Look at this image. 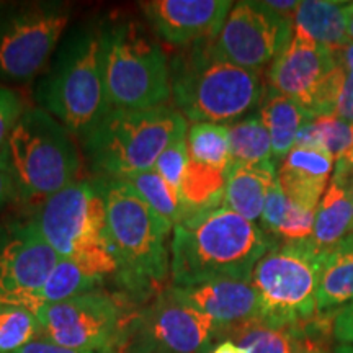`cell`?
Instances as JSON below:
<instances>
[{
    "instance_id": "cell-1",
    "label": "cell",
    "mask_w": 353,
    "mask_h": 353,
    "mask_svg": "<svg viewBox=\"0 0 353 353\" xmlns=\"http://www.w3.org/2000/svg\"><path fill=\"white\" fill-rule=\"evenodd\" d=\"M275 242L259 224L226 206L190 214L174 226L172 286L185 288L216 280L250 281L254 267Z\"/></svg>"
},
{
    "instance_id": "cell-2",
    "label": "cell",
    "mask_w": 353,
    "mask_h": 353,
    "mask_svg": "<svg viewBox=\"0 0 353 353\" xmlns=\"http://www.w3.org/2000/svg\"><path fill=\"white\" fill-rule=\"evenodd\" d=\"M265 85L257 70L218 54L213 41L182 48L170 59V97L185 120L226 125L260 108Z\"/></svg>"
},
{
    "instance_id": "cell-3",
    "label": "cell",
    "mask_w": 353,
    "mask_h": 353,
    "mask_svg": "<svg viewBox=\"0 0 353 353\" xmlns=\"http://www.w3.org/2000/svg\"><path fill=\"white\" fill-rule=\"evenodd\" d=\"M107 25L94 21L69 34L37 92L43 110L81 139L112 110L105 83Z\"/></svg>"
},
{
    "instance_id": "cell-4",
    "label": "cell",
    "mask_w": 353,
    "mask_h": 353,
    "mask_svg": "<svg viewBox=\"0 0 353 353\" xmlns=\"http://www.w3.org/2000/svg\"><path fill=\"white\" fill-rule=\"evenodd\" d=\"M105 200L118 280L131 296L148 298L170 270L167 236L174 228L123 180H105Z\"/></svg>"
},
{
    "instance_id": "cell-5",
    "label": "cell",
    "mask_w": 353,
    "mask_h": 353,
    "mask_svg": "<svg viewBox=\"0 0 353 353\" xmlns=\"http://www.w3.org/2000/svg\"><path fill=\"white\" fill-rule=\"evenodd\" d=\"M81 154L72 134L43 108L25 110L0 152V169L10 176L17 200L41 205L76 183Z\"/></svg>"
},
{
    "instance_id": "cell-6",
    "label": "cell",
    "mask_w": 353,
    "mask_h": 353,
    "mask_svg": "<svg viewBox=\"0 0 353 353\" xmlns=\"http://www.w3.org/2000/svg\"><path fill=\"white\" fill-rule=\"evenodd\" d=\"M187 131L183 114L165 105L112 108L81 141L97 179L126 180L152 170L159 156Z\"/></svg>"
},
{
    "instance_id": "cell-7",
    "label": "cell",
    "mask_w": 353,
    "mask_h": 353,
    "mask_svg": "<svg viewBox=\"0 0 353 353\" xmlns=\"http://www.w3.org/2000/svg\"><path fill=\"white\" fill-rule=\"evenodd\" d=\"M32 219L61 259L76 260L105 278L118 273L107 231L105 180H77L44 200Z\"/></svg>"
},
{
    "instance_id": "cell-8",
    "label": "cell",
    "mask_w": 353,
    "mask_h": 353,
    "mask_svg": "<svg viewBox=\"0 0 353 353\" xmlns=\"http://www.w3.org/2000/svg\"><path fill=\"white\" fill-rule=\"evenodd\" d=\"M105 83L112 108L151 110L170 99V59L138 21L107 25Z\"/></svg>"
},
{
    "instance_id": "cell-9",
    "label": "cell",
    "mask_w": 353,
    "mask_h": 353,
    "mask_svg": "<svg viewBox=\"0 0 353 353\" xmlns=\"http://www.w3.org/2000/svg\"><path fill=\"white\" fill-rule=\"evenodd\" d=\"M324 249L311 239L275 242L250 275L260 317L275 325H301L317 316V285Z\"/></svg>"
},
{
    "instance_id": "cell-10",
    "label": "cell",
    "mask_w": 353,
    "mask_h": 353,
    "mask_svg": "<svg viewBox=\"0 0 353 353\" xmlns=\"http://www.w3.org/2000/svg\"><path fill=\"white\" fill-rule=\"evenodd\" d=\"M216 335L210 317L165 288L126 322L117 353H208Z\"/></svg>"
},
{
    "instance_id": "cell-11",
    "label": "cell",
    "mask_w": 353,
    "mask_h": 353,
    "mask_svg": "<svg viewBox=\"0 0 353 353\" xmlns=\"http://www.w3.org/2000/svg\"><path fill=\"white\" fill-rule=\"evenodd\" d=\"M70 8L61 2L17 7L0 19V79L30 81L44 68L63 37Z\"/></svg>"
},
{
    "instance_id": "cell-12",
    "label": "cell",
    "mask_w": 353,
    "mask_h": 353,
    "mask_svg": "<svg viewBox=\"0 0 353 353\" xmlns=\"http://www.w3.org/2000/svg\"><path fill=\"white\" fill-rule=\"evenodd\" d=\"M37 317L41 337L92 353H117L126 324L120 303L101 290L39 307Z\"/></svg>"
},
{
    "instance_id": "cell-13",
    "label": "cell",
    "mask_w": 353,
    "mask_h": 353,
    "mask_svg": "<svg viewBox=\"0 0 353 353\" xmlns=\"http://www.w3.org/2000/svg\"><path fill=\"white\" fill-rule=\"evenodd\" d=\"M293 37V20L265 2L242 0L228 13L214 48L229 63L260 72L290 46Z\"/></svg>"
},
{
    "instance_id": "cell-14",
    "label": "cell",
    "mask_w": 353,
    "mask_h": 353,
    "mask_svg": "<svg viewBox=\"0 0 353 353\" xmlns=\"http://www.w3.org/2000/svg\"><path fill=\"white\" fill-rule=\"evenodd\" d=\"M59 260L33 219L0 228V303L28 309Z\"/></svg>"
},
{
    "instance_id": "cell-15",
    "label": "cell",
    "mask_w": 353,
    "mask_h": 353,
    "mask_svg": "<svg viewBox=\"0 0 353 353\" xmlns=\"http://www.w3.org/2000/svg\"><path fill=\"white\" fill-rule=\"evenodd\" d=\"M337 64L334 51L293 37L268 68L265 88L298 101L311 118H317L322 88Z\"/></svg>"
},
{
    "instance_id": "cell-16",
    "label": "cell",
    "mask_w": 353,
    "mask_h": 353,
    "mask_svg": "<svg viewBox=\"0 0 353 353\" xmlns=\"http://www.w3.org/2000/svg\"><path fill=\"white\" fill-rule=\"evenodd\" d=\"M232 6L229 0H151L141 10L159 38L187 48L218 38Z\"/></svg>"
},
{
    "instance_id": "cell-17",
    "label": "cell",
    "mask_w": 353,
    "mask_h": 353,
    "mask_svg": "<svg viewBox=\"0 0 353 353\" xmlns=\"http://www.w3.org/2000/svg\"><path fill=\"white\" fill-rule=\"evenodd\" d=\"M170 291L180 301L210 317L218 335L260 317L259 294L250 281L216 280L185 288L170 286Z\"/></svg>"
},
{
    "instance_id": "cell-18",
    "label": "cell",
    "mask_w": 353,
    "mask_h": 353,
    "mask_svg": "<svg viewBox=\"0 0 353 353\" xmlns=\"http://www.w3.org/2000/svg\"><path fill=\"white\" fill-rule=\"evenodd\" d=\"M353 167L341 159L317 206L312 241L321 249H330L353 231Z\"/></svg>"
},
{
    "instance_id": "cell-19",
    "label": "cell",
    "mask_w": 353,
    "mask_h": 353,
    "mask_svg": "<svg viewBox=\"0 0 353 353\" xmlns=\"http://www.w3.org/2000/svg\"><path fill=\"white\" fill-rule=\"evenodd\" d=\"M350 2L337 0H304L293 19L294 37L327 48L341 50L350 39L347 37V19Z\"/></svg>"
},
{
    "instance_id": "cell-20",
    "label": "cell",
    "mask_w": 353,
    "mask_h": 353,
    "mask_svg": "<svg viewBox=\"0 0 353 353\" xmlns=\"http://www.w3.org/2000/svg\"><path fill=\"white\" fill-rule=\"evenodd\" d=\"M353 303V231L324 249L317 285V314L335 316Z\"/></svg>"
},
{
    "instance_id": "cell-21",
    "label": "cell",
    "mask_w": 353,
    "mask_h": 353,
    "mask_svg": "<svg viewBox=\"0 0 353 353\" xmlns=\"http://www.w3.org/2000/svg\"><path fill=\"white\" fill-rule=\"evenodd\" d=\"M278 167L270 165H232L228 167L224 205L242 218L259 221L262 218L268 190L276 180Z\"/></svg>"
},
{
    "instance_id": "cell-22",
    "label": "cell",
    "mask_w": 353,
    "mask_h": 353,
    "mask_svg": "<svg viewBox=\"0 0 353 353\" xmlns=\"http://www.w3.org/2000/svg\"><path fill=\"white\" fill-rule=\"evenodd\" d=\"M259 117L270 134L272 151L276 164L278 161H283L294 148L296 136L304 123L314 120L298 101L267 90V88L260 103Z\"/></svg>"
},
{
    "instance_id": "cell-23",
    "label": "cell",
    "mask_w": 353,
    "mask_h": 353,
    "mask_svg": "<svg viewBox=\"0 0 353 353\" xmlns=\"http://www.w3.org/2000/svg\"><path fill=\"white\" fill-rule=\"evenodd\" d=\"M103 281L105 276L85 265L79 263L76 260L61 259L43 288L30 301L28 309L37 314L38 309L43 306H50V304L65 301V299L79 296V294L100 290Z\"/></svg>"
},
{
    "instance_id": "cell-24",
    "label": "cell",
    "mask_w": 353,
    "mask_h": 353,
    "mask_svg": "<svg viewBox=\"0 0 353 353\" xmlns=\"http://www.w3.org/2000/svg\"><path fill=\"white\" fill-rule=\"evenodd\" d=\"M304 325H275L255 319L224 330L218 337L237 343L245 353H294L304 334Z\"/></svg>"
},
{
    "instance_id": "cell-25",
    "label": "cell",
    "mask_w": 353,
    "mask_h": 353,
    "mask_svg": "<svg viewBox=\"0 0 353 353\" xmlns=\"http://www.w3.org/2000/svg\"><path fill=\"white\" fill-rule=\"evenodd\" d=\"M228 170L188 161L179 195L183 203L185 216L221 208L224 205Z\"/></svg>"
},
{
    "instance_id": "cell-26",
    "label": "cell",
    "mask_w": 353,
    "mask_h": 353,
    "mask_svg": "<svg viewBox=\"0 0 353 353\" xmlns=\"http://www.w3.org/2000/svg\"><path fill=\"white\" fill-rule=\"evenodd\" d=\"M229 156L232 165H270L276 161L273 157L272 141L267 128L259 114L242 118L228 126Z\"/></svg>"
},
{
    "instance_id": "cell-27",
    "label": "cell",
    "mask_w": 353,
    "mask_h": 353,
    "mask_svg": "<svg viewBox=\"0 0 353 353\" xmlns=\"http://www.w3.org/2000/svg\"><path fill=\"white\" fill-rule=\"evenodd\" d=\"M294 145L317 149L339 162L341 159H345L353 149V123L337 114L309 120L299 130Z\"/></svg>"
},
{
    "instance_id": "cell-28",
    "label": "cell",
    "mask_w": 353,
    "mask_h": 353,
    "mask_svg": "<svg viewBox=\"0 0 353 353\" xmlns=\"http://www.w3.org/2000/svg\"><path fill=\"white\" fill-rule=\"evenodd\" d=\"M123 182L130 183L136 193L172 228L183 219L185 208L179 192L172 188L154 169L132 175Z\"/></svg>"
},
{
    "instance_id": "cell-29",
    "label": "cell",
    "mask_w": 353,
    "mask_h": 353,
    "mask_svg": "<svg viewBox=\"0 0 353 353\" xmlns=\"http://www.w3.org/2000/svg\"><path fill=\"white\" fill-rule=\"evenodd\" d=\"M187 145L190 161L228 170L231 162L228 126L195 123L187 131Z\"/></svg>"
},
{
    "instance_id": "cell-30",
    "label": "cell",
    "mask_w": 353,
    "mask_h": 353,
    "mask_svg": "<svg viewBox=\"0 0 353 353\" xmlns=\"http://www.w3.org/2000/svg\"><path fill=\"white\" fill-rule=\"evenodd\" d=\"M41 337L37 314L17 304L0 303V353H13Z\"/></svg>"
},
{
    "instance_id": "cell-31",
    "label": "cell",
    "mask_w": 353,
    "mask_h": 353,
    "mask_svg": "<svg viewBox=\"0 0 353 353\" xmlns=\"http://www.w3.org/2000/svg\"><path fill=\"white\" fill-rule=\"evenodd\" d=\"M276 180L285 196L293 205L307 211H317L329 182L325 179H317V176L303 174L286 165L278 167Z\"/></svg>"
},
{
    "instance_id": "cell-32",
    "label": "cell",
    "mask_w": 353,
    "mask_h": 353,
    "mask_svg": "<svg viewBox=\"0 0 353 353\" xmlns=\"http://www.w3.org/2000/svg\"><path fill=\"white\" fill-rule=\"evenodd\" d=\"M190 161L188 145H187V134L180 136L175 139L164 152L161 154L156 162L154 170L157 172L172 188L179 192L180 183H182L185 169H187Z\"/></svg>"
},
{
    "instance_id": "cell-33",
    "label": "cell",
    "mask_w": 353,
    "mask_h": 353,
    "mask_svg": "<svg viewBox=\"0 0 353 353\" xmlns=\"http://www.w3.org/2000/svg\"><path fill=\"white\" fill-rule=\"evenodd\" d=\"M334 159L329 154L317 151V149L309 148H296L294 145L291 152L283 159L281 165L290 167V169L299 170L303 174L317 176V179H330L334 170Z\"/></svg>"
},
{
    "instance_id": "cell-34",
    "label": "cell",
    "mask_w": 353,
    "mask_h": 353,
    "mask_svg": "<svg viewBox=\"0 0 353 353\" xmlns=\"http://www.w3.org/2000/svg\"><path fill=\"white\" fill-rule=\"evenodd\" d=\"M314 221L316 211L303 210L291 203L288 213L281 221L280 228L275 234V241L281 239V242H293L311 239L312 231H314Z\"/></svg>"
},
{
    "instance_id": "cell-35",
    "label": "cell",
    "mask_w": 353,
    "mask_h": 353,
    "mask_svg": "<svg viewBox=\"0 0 353 353\" xmlns=\"http://www.w3.org/2000/svg\"><path fill=\"white\" fill-rule=\"evenodd\" d=\"M291 201L285 196L283 190H281L278 180H275L270 190H268L262 218H260V228H262L263 232L268 234L273 241H275V234L278 231V228H280L281 221L285 219L286 213H288Z\"/></svg>"
},
{
    "instance_id": "cell-36",
    "label": "cell",
    "mask_w": 353,
    "mask_h": 353,
    "mask_svg": "<svg viewBox=\"0 0 353 353\" xmlns=\"http://www.w3.org/2000/svg\"><path fill=\"white\" fill-rule=\"evenodd\" d=\"M25 113L23 100L10 88L0 87V152L6 148L13 128Z\"/></svg>"
},
{
    "instance_id": "cell-37",
    "label": "cell",
    "mask_w": 353,
    "mask_h": 353,
    "mask_svg": "<svg viewBox=\"0 0 353 353\" xmlns=\"http://www.w3.org/2000/svg\"><path fill=\"white\" fill-rule=\"evenodd\" d=\"M334 319L329 316L317 314L304 325V334L294 353H330L325 347V335L332 334Z\"/></svg>"
},
{
    "instance_id": "cell-38",
    "label": "cell",
    "mask_w": 353,
    "mask_h": 353,
    "mask_svg": "<svg viewBox=\"0 0 353 353\" xmlns=\"http://www.w3.org/2000/svg\"><path fill=\"white\" fill-rule=\"evenodd\" d=\"M332 335L339 342L353 343V303L335 314L332 322Z\"/></svg>"
},
{
    "instance_id": "cell-39",
    "label": "cell",
    "mask_w": 353,
    "mask_h": 353,
    "mask_svg": "<svg viewBox=\"0 0 353 353\" xmlns=\"http://www.w3.org/2000/svg\"><path fill=\"white\" fill-rule=\"evenodd\" d=\"M13 353H92V352L72 350V348L57 345V343L48 341V339L44 337H38L34 339L33 342L26 343L25 347L19 348V350Z\"/></svg>"
},
{
    "instance_id": "cell-40",
    "label": "cell",
    "mask_w": 353,
    "mask_h": 353,
    "mask_svg": "<svg viewBox=\"0 0 353 353\" xmlns=\"http://www.w3.org/2000/svg\"><path fill=\"white\" fill-rule=\"evenodd\" d=\"M335 114L343 120L353 123V81L347 76L345 85L342 88V94L339 97Z\"/></svg>"
},
{
    "instance_id": "cell-41",
    "label": "cell",
    "mask_w": 353,
    "mask_h": 353,
    "mask_svg": "<svg viewBox=\"0 0 353 353\" xmlns=\"http://www.w3.org/2000/svg\"><path fill=\"white\" fill-rule=\"evenodd\" d=\"M335 59L345 69L347 76L353 81V41L343 44L341 50L335 51Z\"/></svg>"
},
{
    "instance_id": "cell-42",
    "label": "cell",
    "mask_w": 353,
    "mask_h": 353,
    "mask_svg": "<svg viewBox=\"0 0 353 353\" xmlns=\"http://www.w3.org/2000/svg\"><path fill=\"white\" fill-rule=\"evenodd\" d=\"M12 200H17L15 187H13L10 176L0 169V210H2L3 206Z\"/></svg>"
},
{
    "instance_id": "cell-43",
    "label": "cell",
    "mask_w": 353,
    "mask_h": 353,
    "mask_svg": "<svg viewBox=\"0 0 353 353\" xmlns=\"http://www.w3.org/2000/svg\"><path fill=\"white\" fill-rule=\"evenodd\" d=\"M267 7H270L273 12L280 13V15L286 17V19L293 20L294 13H296L299 2H293V0H288V2H276V0H270V2H265Z\"/></svg>"
},
{
    "instance_id": "cell-44",
    "label": "cell",
    "mask_w": 353,
    "mask_h": 353,
    "mask_svg": "<svg viewBox=\"0 0 353 353\" xmlns=\"http://www.w3.org/2000/svg\"><path fill=\"white\" fill-rule=\"evenodd\" d=\"M211 353H245V350H242L237 343H234L231 341H223L219 342L218 345H214Z\"/></svg>"
},
{
    "instance_id": "cell-45",
    "label": "cell",
    "mask_w": 353,
    "mask_h": 353,
    "mask_svg": "<svg viewBox=\"0 0 353 353\" xmlns=\"http://www.w3.org/2000/svg\"><path fill=\"white\" fill-rule=\"evenodd\" d=\"M347 37H348V39H353V2H350V8H348V19H347Z\"/></svg>"
},
{
    "instance_id": "cell-46",
    "label": "cell",
    "mask_w": 353,
    "mask_h": 353,
    "mask_svg": "<svg viewBox=\"0 0 353 353\" xmlns=\"http://www.w3.org/2000/svg\"><path fill=\"white\" fill-rule=\"evenodd\" d=\"M345 159H347V161H348V164H350V165L353 167V149H352L350 154H348V156H347Z\"/></svg>"
},
{
    "instance_id": "cell-47",
    "label": "cell",
    "mask_w": 353,
    "mask_h": 353,
    "mask_svg": "<svg viewBox=\"0 0 353 353\" xmlns=\"http://www.w3.org/2000/svg\"><path fill=\"white\" fill-rule=\"evenodd\" d=\"M352 201H353V188H352Z\"/></svg>"
}]
</instances>
